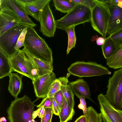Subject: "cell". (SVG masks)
<instances>
[{"label":"cell","instance_id":"cell-35","mask_svg":"<svg viewBox=\"0 0 122 122\" xmlns=\"http://www.w3.org/2000/svg\"><path fill=\"white\" fill-rule=\"evenodd\" d=\"M45 112V109L43 107L38 108L36 110L34 111L33 114V117L34 119L38 116L41 118L43 116Z\"/></svg>","mask_w":122,"mask_h":122},{"label":"cell","instance_id":"cell-4","mask_svg":"<svg viewBox=\"0 0 122 122\" xmlns=\"http://www.w3.org/2000/svg\"><path fill=\"white\" fill-rule=\"evenodd\" d=\"M95 4L91 10L90 22L93 29L106 38L110 13L103 0H95Z\"/></svg>","mask_w":122,"mask_h":122},{"label":"cell","instance_id":"cell-11","mask_svg":"<svg viewBox=\"0 0 122 122\" xmlns=\"http://www.w3.org/2000/svg\"><path fill=\"white\" fill-rule=\"evenodd\" d=\"M109 9L110 16L107 35L109 36L122 28V8L112 0H103Z\"/></svg>","mask_w":122,"mask_h":122},{"label":"cell","instance_id":"cell-24","mask_svg":"<svg viewBox=\"0 0 122 122\" xmlns=\"http://www.w3.org/2000/svg\"><path fill=\"white\" fill-rule=\"evenodd\" d=\"M53 1L56 9L64 13L69 12L77 5L71 0H54Z\"/></svg>","mask_w":122,"mask_h":122},{"label":"cell","instance_id":"cell-30","mask_svg":"<svg viewBox=\"0 0 122 122\" xmlns=\"http://www.w3.org/2000/svg\"><path fill=\"white\" fill-rule=\"evenodd\" d=\"M77 4H80L86 7L91 10L95 4V0H71Z\"/></svg>","mask_w":122,"mask_h":122},{"label":"cell","instance_id":"cell-36","mask_svg":"<svg viewBox=\"0 0 122 122\" xmlns=\"http://www.w3.org/2000/svg\"><path fill=\"white\" fill-rule=\"evenodd\" d=\"M49 98L52 103L53 113L56 115L59 116L60 108L58 104L53 97Z\"/></svg>","mask_w":122,"mask_h":122},{"label":"cell","instance_id":"cell-38","mask_svg":"<svg viewBox=\"0 0 122 122\" xmlns=\"http://www.w3.org/2000/svg\"><path fill=\"white\" fill-rule=\"evenodd\" d=\"M105 38L103 37H99L96 40V43L98 45H102L104 44Z\"/></svg>","mask_w":122,"mask_h":122},{"label":"cell","instance_id":"cell-8","mask_svg":"<svg viewBox=\"0 0 122 122\" xmlns=\"http://www.w3.org/2000/svg\"><path fill=\"white\" fill-rule=\"evenodd\" d=\"M29 26L20 23L8 30L0 36V49L10 57L17 53L15 47L22 31Z\"/></svg>","mask_w":122,"mask_h":122},{"label":"cell","instance_id":"cell-13","mask_svg":"<svg viewBox=\"0 0 122 122\" xmlns=\"http://www.w3.org/2000/svg\"><path fill=\"white\" fill-rule=\"evenodd\" d=\"M56 79L55 74L52 72L38 76L32 81L35 92L38 99L47 96L52 84Z\"/></svg>","mask_w":122,"mask_h":122},{"label":"cell","instance_id":"cell-37","mask_svg":"<svg viewBox=\"0 0 122 122\" xmlns=\"http://www.w3.org/2000/svg\"><path fill=\"white\" fill-rule=\"evenodd\" d=\"M74 122H86V116L84 115L81 116Z\"/></svg>","mask_w":122,"mask_h":122},{"label":"cell","instance_id":"cell-39","mask_svg":"<svg viewBox=\"0 0 122 122\" xmlns=\"http://www.w3.org/2000/svg\"><path fill=\"white\" fill-rule=\"evenodd\" d=\"M112 1L122 8V0H112Z\"/></svg>","mask_w":122,"mask_h":122},{"label":"cell","instance_id":"cell-17","mask_svg":"<svg viewBox=\"0 0 122 122\" xmlns=\"http://www.w3.org/2000/svg\"><path fill=\"white\" fill-rule=\"evenodd\" d=\"M74 93L78 97H83L93 101L91 96L89 86L86 82L82 79H79L69 84Z\"/></svg>","mask_w":122,"mask_h":122},{"label":"cell","instance_id":"cell-1","mask_svg":"<svg viewBox=\"0 0 122 122\" xmlns=\"http://www.w3.org/2000/svg\"><path fill=\"white\" fill-rule=\"evenodd\" d=\"M24 47L35 58L52 64V52L44 39L37 33L33 27H28Z\"/></svg>","mask_w":122,"mask_h":122},{"label":"cell","instance_id":"cell-9","mask_svg":"<svg viewBox=\"0 0 122 122\" xmlns=\"http://www.w3.org/2000/svg\"><path fill=\"white\" fill-rule=\"evenodd\" d=\"M97 99L103 119L106 122H122V108H115L102 93L98 96Z\"/></svg>","mask_w":122,"mask_h":122},{"label":"cell","instance_id":"cell-19","mask_svg":"<svg viewBox=\"0 0 122 122\" xmlns=\"http://www.w3.org/2000/svg\"><path fill=\"white\" fill-rule=\"evenodd\" d=\"M58 79L61 83L60 90L65 98L70 107L74 108L75 104L74 94L69 84H68V79L64 77H60Z\"/></svg>","mask_w":122,"mask_h":122},{"label":"cell","instance_id":"cell-14","mask_svg":"<svg viewBox=\"0 0 122 122\" xmlns=\"http://www.w3.org/2000/svg\"><path fill=\"white\" fill-rule=\"evenodd\" d=\"M20 23H22L21 19L14 13L8 10L0 9V36Z\"/></svg>","mask_w":122,"mask_h":122},{"label":"cell","instance_id":"cell-20","mask_svg":"<svg viewBox=\"0 0 122 122\" xmlns=\"http://www.w3.org/2000/svg\"><path fill=\"white\" fill-rule=\"evenodd\" d=\"M12 71L9 57L0 49V79L9 76Z\"/></svg>","mask_w":122,"mask_h":122},{"label":"cell","instance_id":"cell-28","mask_svg":"<svg viewBox=\"0 0 122 122\" xmlns=\"http://www.w3.org/2000/svg\"><path fill=\"white\" fill-rule=\"evenodd\" d=\"M61 83L58 79H56L52 84L47 96L49 97H53L55 94L61 89Z\"/></svg>","mask_w":122,"mask_h":122},{"label":"cell","instance_id":"cell-40","mask_svg":"<svg viewBox=\"0 0 122 122\" xmlns=\"http://www.w3.org/2000/svg\"><path fill=\"white\" fill-rule=\"evenodd\" d=\"M2 121L4 122H6V119L5 117H3L1 118L0 122H2Z\"/></svg>","mask_w":122,"mask_h":122},{"label":"cell","instance_id":"cell-7","mask_svg":"<svg viewBox=\"0 0 122 122\" xmlns=\"http://www.w3.org/2000/svg\"><path fill=\"white\" fill-rule=\"evenodd\" d=\"M9 59L12 71L26 76L32 81L38 76L31 61L22 49H19Z\"/></svg>","mask_w":122,"mask_h":122},{"label":"cell","instance_id":"cell-32","mask_svg":"<svg viewBox=\"0 0 122 122\" xmlns=\"http://www.w3.org/2000/svg\"><path fill=\"white\" fill-rule=\"evenodd\" d=\"M53 97L58 104L60 110L65 99L64 96L61 90L55 94Z\"/></svg>","mask_w":122,"mask_h":122},{"label":"cell","instance_id":"cell-15","mask_svg":"<svg viewBox=\"0 0 122 122\" xmlns=\"http://www.w3.org/2000/svg\"><path fill=\"white\" fill-rule=\"evenodd\" d=\"M51 0H31L24 5V9L28 15L39 21L41 13L45 6Z\"/></svg>","mask_w":122,"mask_h":122},{"label":"cell","instance_id":"cell-3","mask_svg":"<svg viewBox=\"0 0 122 122\" xmlns=\"http://www.w3.org/2000/svg\"><path fill=\"white\" fill-rule=\"evenodd\" d=\"M91 10L82 5L77 4L71 11L56 20V28L65 31L70 27L90 21Z\"/></svg>","mask_w":122,"mask_h":122},{"label":"cell","instance_id":"cell-16","mask_svg":"<svg viewBox=\"0 0 122 122\" xmlns=\"http://www.w3.org/2000/svg\"><path fill=\"white\" fill-rule=\"evenodd\" d=\"M22 50L31 61L36 71L38 76L53 72L52 64L47 63L35 58L30 54L24 47Z\"/></svg>","mask_w":122,"mask_h":122},{"label":"cell","instance_id":"cell-33","mask_svg":"<svg viewBox=\"0 0 122 122\" xmlns=\"http://www.w3.org/2000/svg\"><path fill=\"white\" fill-rule=\"evenodd\" d=\"M43 98L40 104L36 106L37 107L39 108L43 107L45 109L48 108H52V103L49 98L47 96Z\"/></svg>","mask_w":122,"mask_h":122},{"label":"cell","instance_id":"cell-23","mask_svg":"<svg viewBox=\"0 0 122 122\" xmlns=\"http://www.w3.org/2000/svg\"><path fill=\"white\" fill-rule=\"evenodd\" d=\"M106 60L107 64L109 67L115 69L122 68V47Z\"/></svg>","mask_w":122,"mask_h":122},{"label":"cell","instance_id":"cell-25","mask_svg":"<svg viewBox=\"0 0 122 122\" xmlns=\"http://www.w3.org/2000/svg\"><path fill=\"white\" fill-rule=\"evenodd\" d=\"M88 111L85 115L86 122H103V119L101 113H98L92 106L89 107Z\"/></svg>","mask_w":122,"mask_h":122},{"label":"cell","instance_id":"cell-12","mask_svg":"<svg viewBox=\"0 0 122 122\" xmlns=\"http://www.w3.org/2000/svg\"><path fill=\"white\" fill-rule=\"evenodd\" d=\"M0 9H6L13 12L19 17L23 24L33 27L37 25L27 14L24 5L19 0H0Z\"/></svg>","mask_w":122,"mask_h":122},{"label":"cell","instance_id":"cell-31","mask_svg":"<svg viewBox=\"0 0 122 122\" xmlns=\"http://www.w3.org/2000/svg\"><path fill=\"white\" fill-rule=\"evenodd\" d=\"M45 113L41 118V122H51L53 113L52 108H48L45 109Z\"/></svg>","mask_w":122,"mask_h":122},{"label":"cell","instance_id":"cell-29","mask_svg":"<svg viewBox=\"0 0 122 122\" xmlns=\"http://www.w3.org/2000/svg\"><path fill=\"white\" fill-rule=\"evenodd\" d=\"M28 27L25 28L21 32L20 35L15 47V49L16 51L23 46H24L25 36L26 34Z\"/></svg>","mask_w":122,"mask_h":122},{"label":"cell","instance_id":"cell-21","mask_svg":"<svg viewBox=\"0 0 122 122\" xmlns=\"http://www.w3.org/2000/svg\"><path fill=\"white\" fill-rule=\"evenodd\" d=\"M75 113L74 108L70 107L65 98L59 113L60 122H67L72 120Z\"/></svg>","mask_w":122,"mask_h":122},{"label":"cell","instance_id":"cell-18","mask_svg":"<svg viewBox=\"0 0 122 122\" xmlns=\"http://www.w3.org/2000/svg\"><path fill=\"white\" fill-rule=\"evenodd\" d=\"M9 76V80L8 90L12 96L15 98H16L22 88L23 76L11 72Z\"/></svg>","mask_w":122,"mask_h":122},{"label":"cell","instance_id":"cell-26","mask_svg":"<svg viewBox=\"0 0 122 122\" xmlns=\"http://www.w3.org/2000/svg\"><path fill=\"white\" fill-rule=\"evenodd\" d=\"M76 26H73L67 28L65 31L67 34L68 44L66 53L68 54L70 51L73 48L75 47L76 38L75 31Z\"/></svg>","mask_w":122,"mask_h":122},{"label":"cell","instance_id":"cell-34","mask_svg":"<svg viewBox=\"0 0 122 122\" xmlns=\"http://www.w3.org/2000/svg\"><path fill=\"white\" fill-rule=\"evenodd\" d=\"M78 98L80 99V103L78 105V107L79 109L83 111L84 115H85L88 111V108L86 107L85 98L82 97H79Z\"/></svg>","mask_w":122,"mask_h":122},{"label":"cell","instance_id":"cell-10","mask_svg":"<svg viewBox=\"0 0 122 122\" xmlns=\"http://www.w3.org/2000/svg\"><path fill=\"white\" fill-rule=\"evenodd\" d=\"M48 3L42 11L39 18L40 31L48 37H53L56 29V20Z\"/></svg>","mask_w":122,"mask_h":122},{"label":"cell","instance_id":"cell-27","mask_svg":"<svg viewBox=\"0 0 122 122\" xmlns=\"http://www.w3.org/2000/svg\"><path fill=\"white\" fill-rule=\"evenodd\" d=\"M109 36L118 49L122 47V28Z\"/></svg>","mask_w":122,"mask_h":122},{"label":"cell","instance_id":"cell-41","mask_svg":"<svg viewBox=\"0 0 122 122\" xmlns=\"http://www.w3.org/2000/svg\"><path fill=\"white\" fill-rule=\"evenodd\" d=\"M103 119V122H106V121L104 119Z\"/></svg>","mask_w":122,"mask_h":122},{"label":"cell","instance_id":"cell-2","mask_svg":"<svg viewBox=\"0 0 122 122\" xmlns=\"http://www.w3.org/2000/svg\"><path fill=\"white\" fill-rule=\"evenodd\" d=\"M34 102L26 95L15 98L7 109L9 122H36L33 117Z\"/></svg>","mask_w":122,"mask_h":122},{"label":"cell","instance_id":"cell-5","mask_svg":"<svg viewBox=\"0 0 122 122\" xmlns=\"http://www.w3.org/2000/svg\"><path fill=\"white\" fill-rule=\"evenodd\" d=\"M67 71L71 75L81 78L110 75L108 69L95 62L78 61L71 65Z\"/></svg>","mask_w":122,"mask_h":122},{"label":"cell","instance_id":"cell-6","mask_svg":"<svg viewBox=\"0 0 122 122\" xmlns=\"http://www.w3.org/2000/svg\"><path fill=\"white\" fill-rule=\"evenodd\" d=\"M105 96L115 108H122V68L115 71L109 78Z\"/></svg>","mask_w":122,"mask_h":122},{"label":"cell","instance_id":"cell-22","mask_svg":"<svg viewBox=\"0 0 122 122\" xmlns=\"http://www.w3.org/2000/svg\"><path fill=\"white\" fill-rule=\"evenodd\" d=\"M101 48L103 56L106 59L112 56L118 50L109 36L105 38L104 44L102 46Z\"/></svg>","mask_w":122,"mask_h":122}]
</instances>
